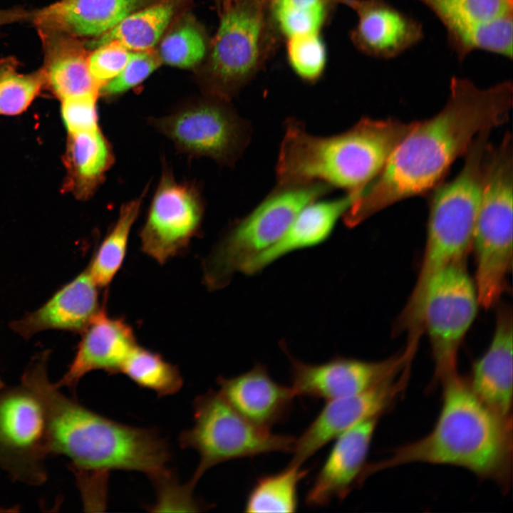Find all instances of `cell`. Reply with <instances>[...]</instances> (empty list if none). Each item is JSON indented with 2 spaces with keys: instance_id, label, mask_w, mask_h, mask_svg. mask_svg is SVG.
I'll return each instance as SVG.
<instances>
[{
  "instance_id": "e575fe53",
  "label": "cell",
  "mask_w": 513,
  "mask_h": 513,
  "mask_svg": "<svg viewBox=\"0 0 513 513\" xmlns=\"http://www.w3.org/2000/svg\"><path fill=\"white\" fill-rule=\"evenodd\" d=\"M93 49L88 56V65L100 88L120 73L133 53L115 41Z\"/></svg>"
},
{
  "instance_id": "f1b7e54d",
  "label": "cell",
  "mask_w": 513,
  "mask_h": 513,
  "mask_svg": "<svg viewBox=\"0 0 513 513\" xmlns=\"http://www.w3.org/2000/svg\"><path fill=\"white\" fill-rule=\"evenodd\" d=\"M307 473L301 465L289 462L278 472L259 477L247 494L244 512H295L298 486Z\"/></svg>"
},
{
  "instance_id": "44dd1931",
  "label": "cell",
  "mask_w": 513,
  "mask_h": 513,
  "mask_svg": "<svg viewBox=\"0 0 513 513\" xmlns=\"http://www.w3.org/2000/svg\"><path fill=\"white\" fill-rule=\"evenodd\" d=\"M217 381L219 392L236 411L267 430L289 417L296 396L291 386L275 381L261 363L237 376H219Z\"/></svg>"
},
{
  "instance_id": "4dcf8cb0",
  "label": "cell",
  "mask_w": 513,
  "mask_h": 513,
  "mask_svg": "<svg viewBox=\"0 0 513 513\" xmlns=\"http://www.w3.org/2000/svg\"><path fill=\"white\" fill-rule=\"evenodd\" d=\"M45 79L41 68L30 73L19 72L13 57L0 60V115H16L25 111L41 89Z\"/></svg>"
},
{
  "instance_id": "4316f807",
  "label": "cell",
  "mask_w": 513,
  "mask_h": 513,
  "mask_svg": "<svg viewBox=\"0 0 513 513\" xmlns=\"http://www.w3.org/2000/svg\"><path fill=\"white\" fill-rule=\"evenodd\" d=\"M174 13L171 3H160L130 13L118 25L87 44L95 48L115 41L130 51L152 49L170 24Z\"/></svg>"
},
{
  "instance_id": "6da1fadb",
  "label": "cell",
  "mask_w": 513,
  "mask_h": 513,
  "mask_svg": "<svg viewBox=\"0 0 513 513\" xmlns=\"http://www.w3.org/2000/svg\"><path fill=\"white\" fill-rule=\"evenodd\" d=\"M512 103L510 81L481 88L467 78L452 77L445 106L432 118L415 121L345 212L344 224L356 227L396 202L432 191L477 135L508 120Z\"/></svg>"
},
{
  "instance_id": "9a60e30c",
  "label": "cell",
  "mask_w": 513,
  "mask_h": 513,
  "mask_svg": "<svg viewBox=\"0 0 513 513\" xmlns=\"http://www.w3.org/2000/svg\"><path fill=\"white\" fill-rule=\"evenodd\" d=\"M262 26L259 9L248 1L223 14L211 56L213 96L229 100L252 76L259 57Z\"/></svg>"
},
{
  "instance_id": "8992f818",
  "label": "cell",
  "mask_w": 513,
  "mask_h": 513,
  "mask_svg": "<svg viewBox=\"0 0 513 513\" xmlns=\"http://www.w3.org/2000/svg\"><path fill=\"white\" fill-rule=\"evenodd\" d=\"M512 140L507 133L484 158L480 199L472 245L476 261L475 284L479 304H496L507 288L512 266Z\"/></svg>"
},
{
  "instance_id": "277c9868",
  "label": "cell",
  "mask_w": 513,
  "mask_h": 513,
  "mask_svg": "<svg viewBox=\"0 0 513 513\" xmlns=\"http://www.w3.org/2000/svg\"><path fill=\"white\" fill-rule=\"evenodd\" d=\"M415 121L362 118L341 133L318 136L302 122L286 120L276 165L278 183L321 182L363 191L380 173Z\"/></svg>"
},
{
  "instance_id": "60d3db41",
  "label": "cell",
  "mask_w": 513,
  "mask_h": 513,
  "mask_svg": "<svg viewBox=\"0 0 513 513\" xmlns=\"http://www.w3.org/2000/svg\"><path fill=\"white\" fill-rule=\"evenodd\" d=\"M4 386H5V384H4V381L1 380V377H0V389H1L2 388H4Z\"/></svg>"
},
{
  "instance_id": "5bb4252c",
  "label": "cell",
  "mask_w": 513,
  "mask_h": 513,
  "mask_svg": "<svg viewBox=\"0 0 513 513\" xmlns=\"http://www.w3.org/2000/svg\"><path fill=\"white\" fill-rule=\"evenodd\" d=\"M290 362L291 387L296 396L332 400L362 392L410 368L405 349L382 361H366L336 356L326 362L311 364L294 358L281 346Z\"/></svg>"
},
{
  "instance_id": "484cf974",
  "label": "cell",
  "mask_w": 513,
  "mask_h": 513,
  "mask_svg": "<svg viewBox=\"0 0 513 513\" xmlns=\"http://www.w3.org/2000/svg\"><path fill=\"white\" fill-rule=\"evenodd\" d=\"M113 146L100 128L68 134L63 189L76 199H90L115 162Z\"/></svg>"
},
{
  "instance_id": "d6a6232c",
  "label": "cell",
  "mask_w": 513,
  "mask_h": 513,
  "mask_svg": "<svg viewBox=\"0 0 513 513\" xmlns=\"http://www.w3.org/2000/svg\"><path fill=\"white\" fill-rule=\"evenodd\" d=\"M287 55L292 69L303 80L314 82L322 74L326 53L318 33L289 37Z\"/></svg>"
},
{
  "instance_id": "3957f363",
  "label": "cell",
  "mask_w": 513,
  "mask_h": 513,
  "mask_svg": "<svg viewBox=\"0 0 513 513\" xmlns=\"http://www.w3.org/2000/svg\"><path fill=\"white\" fill-rule=\"evenodd\" d=\"M440 384L442 405L432 430L394 448L382 460L369 462L367 477L408 463L450 465L507 489L512 479V417L485 405L458 373Z\"/></svg>"
},
{
  "instance_id": "ffe728a7",
  "label": "cell",
  "mask_w": 513,
  "mask_h": 513,
  "mask_svg": "<svg viewBox=\"0 0 513 513\" xmlns=\"http://www.w3.org/2000/svg\"><path fill=\"white\" fill-rule=\"evenodd\" d=\"M358 14L352 33L365 53L390 59L417 45L423 38L421 24L385 0H344Z\"/></svg>"
},
{
  "instance_id": "7402d4cb",
  "label": "cell",
  "mask_w": 513,
  "mask_h": 513,
  "mask_svg": "<svg viewBox=\"0 0 513 513\" xmlns=\"http://www.w3.org/2000/svg\"><path fill=\"white\" fill-rule=\"evenodd\" d=\"M512 309L501 307L491 343L467 380L473 393L491 409L512 417L513 373Z\"/></svg>"
},
{
  "instance_id": "ac0fdd59",
  "label": "cell",
  "mask_w": 513,
  "mask_h": 513,
  "mask_svg": "<svg viewBox=\"0 0 513 513\" xmlns=\"http://www.w3.org/2000/svg\"><path fill=\"white\" fill-rule=\"evenodd\" d=\"M75 356L67 370L54 385L74 390L81 378L93 370L109 375L120 373L125 361L138 345L131 326L111 317L102 309L81 333Z\"/></svg>"
},
{
  "instance_id": "8fae6325",
  "label": "cell",
  "mask_w": 513,
  "mask_h": 513,
  "mask_svg": "<svg viewBox=\"0 0 513 513\" xmlns=\"http://www.w3.org/2000/svg\"><path fill=\"white\" fill-rule=\"evenodd\" d=\"M161 175L140 232L142 251L163 264L199 233L204 200L197 182L177 180L162 160Z\"/></svg>"
},
{
  "instance_id": "30bf717a",
  "label": "cell",
  "mask_w": 513,
  "mask_h": 513,
  "mask_svg": "<svg viewBox=\"0 0 513 513\" xmlns=\"http://www.w3.org/2000/svg\"><path fill=\"white\" fill-rule=\"evenodd\" d=\"M464 261L451 264L434 276L424 304L423 327L432 349L433 378L440 383L458 373V351L480 304Z\"/></svg>"
},
{
  "instance_id": "ab89813d",
  "label": "cell",
  "mask_w": 513,
  "mask_h": 513,
  "mask_svg": "<svg viewBox=\"0 0 513 513\" xmlns=\"http://www.w3.org/2000/svg\"><path fill=\"white\" fill-rule=\"evenodd\" d=\"M31 12L21 8L0 10V27L15 22L29 21Z\"/></svg>"
},
{
  "instance_id": "4fadbf2b",
  "label": "cell",
  "mask_w": 513,
  "mask_h": 513,
  "mask_svg": "<svg viewBox=\"0 0 513 513\" xmlns=\"http://www.w3.org/2000/svg\"><path fill=\"white\" fill-rule=\"evenodd\" d=\"M440 21L459 61L481 50L512 58L513 0H418Z\"/></svg>"
},
{
  "instance_id": "ba28073f",
  "label": "cell",
  "mask_w": 513,
  "mask_h": 513,
  "mask_svg": "<svg viewBox=\"0 0 513 513\" xmlns=\"http://www.w3.org/2000/svg\"><path fill=\"white\" fill-rule=\"evenodd\" d=\"M194 424L179 437L182 448H193L199 465L188 484L194 488L209 468L232 460L272 452H292L296 438L273 433L242 416L218 391L209 390L193 402Z\"/></svg>"
},
{
  "instance_id": "f546056e",
  "label": "cell",
  "mask_w": 513,
  "mask_h": 513,
  "mask_svg": "<svg viewBox=\"0 0 513 513\" xmlns=\"http://www.w3.org/2000/svg\"><path fill=\"white\" fill-rule=\"evenodd\" d=\"M120 373L139 387L154 391L158 397L175 394L183 385L175 365L167 362L160 353L138 344L125 361Z\"/></svg>"
},
{
  "instance_id": "83f0119b",
  "label": "cell",
  "mask_w": 513,
  "mask_h": 513,
  "mask_svg": "<svg viewBox=\"0 0 513 513\" xmlns=\"http://www.w3.org/2000/svg\"><path fill=\"white\" fill-rule=\"evenodd\" d=\"M145 191L120 206L118 216L87 266L100 289L107 287L121 268L130 233L138 218Z\"/></svg>"
},
{
  "instance_id": "5b68a950",
  "label": "cell",
  "mask_w": 513,
  "mask_h": 513,
  "mask_svg": "<svg viewBox=\"0 0 513 513\" xmlns=\"http://www.w3.org/2000/svg\"><path fill=\"white\" fill-rule=\"evenodd\" d=\"M489 133L484 130L475 138L454 179L432 190L423 258L415 286L399 316L408 326L422 324L430 283L447 266L465 261L472 245Z\"/></svg>"
},
{
  "instance_id": "8d00e7d4",
  "label": "cell",
  "mask_w": 513,
  "mask_h": 513,
  "mask_svg": "<svg viewBox=\"0 0 513 513\" xmlns=\"http://www.w3.org/2000/svg\"><path fill=\"white\" fill-rule=\"evenodd\" d=\"M326 6L304 11L274 13L282 32L288 37L318 33L325 18Z\"/></svg>"
},
{
  "instance_id": "52a82bcc",
  "label": "cell",
  "mask_w": 513,
  "mask_h": 513,
  "mask_svg": "<svg viewBox=\"0 0 513 513\" xmlns=\"http://www.w3.org/2000/svg\"><path fill=\"white\" fill-rule=\"evenodd\" d=\"M331 189L321 182H276L249 214L231 224L205 259L206 286L214 291L227 286L234 274L281 237L306 204Z\"/></svg>"
},
{
  "instance_id": "9c48e42d",
  "label": "cell",
  "mask_w": 513,
  "mask_h": 513,
  "mask_svg": "<svg viewBox=\"0 0 513 513\" xmlns=\"http://www.w3.org/2000/svg\"><path fill=\"white\" fill-rule=\"evenodd\" d=\"M177 151L190 157H207L233 167L251 142L252 127L229 100L215 96L184 102L166 114L147 118Z\"/></svg>"
},
{
  "instance_id": "1f68e13d",
  "label": "cell",
  "mask_w": 513,
  "mask_h": 513,
  "mask_svg": "<svg viewBox=\"0 0 513 513\" xmlns=\"http://www.w3.org/2000/svg\"><path fill=\"white\" fill-rule=\"evenodd\" d=\"M206 53L201 33L192 25H184L168 33L162 41L158 54L162 62L180 68L198 64Z\"/></svg>"
},
{
  "instance_id": "7a4b0ae2",
  "label": "cell",
  "mask_w": 513,
  "mask_h": 513,
  "mask_svg": "<svg viewBox=\"0 0 513 513\" xmlns=\"http://www.w3.org/2000/svg\"><path fill=\"white\" fill-rule=\"evenodd\" d=\"M49 350L34 356L21 384L39 400L46 418L49 455L71 461L84 505L102 507L108 475L113 470L138 471L155 483L173 477L168 469V445L154 430L123 424L71 398L51 382Z\"/></svg>"
},
{
  "instance_id": "7c38bea8",
  "label": "cell",
  "mask_w": 513,
  "mask_h": 513,
  "mask_svg": "<svg viewBox=\"0 0 513 513\" xmlns=\"http://www.w3.org/2000/svg\"><path fill=\"white\" fill-rule=\"evenodd\" d=\"M49 455L42 406L24 385L0 389V468L14 480L41 485Z\"/></svg>"
},
{
  "instance_id": "d6986e66",
  "label": "cell",
  "mask_w": 513,
  "mask_h": 513,
  "mask_svg": "<svg viewBox=\"0 0 513 513\" xmlns=\"http://www.w3.org/2000/svg\"><path fill=\"white\" fill-rule=\"evenodd\" d=\"M99 289L86 267L40 308L13 321L10 327L24 338L48 330L81 333L102 309Z\"/></svg>"
},
{
  "instance_id": "f35d334b",
  "label": "cell",
  "mask_w": 513,
  "mask_h": 513,
  "mask_svg": "<svg viewBox=\"0 0 513 513\" xmlns=\"http://www.w3.org/2000/svg\"><path fill=\"white\" fill-rule=\"evenodd\" d=\"M326 5L325 0H273V11L303 10Z\"/></svg>"
},
{
  "instance_id": "d4e9b609",
  "label": "cell",
  "mask_w": 513,
  "mask_h": 513,
  "mask_svg": "<svg viewBox=\"0 0 513 513\" xmlns=\"http://www.w3.org/2000/svg\"><path fill=\"white\" fill-rule=\"evenodd\" d=\"M37 30L43 51L45 86L61 101L90 95L99 97L100 85L92 76L88 56L76 38L53 30Z\"/></svg>"
},
{
  "instance_id": "cb8c5ba5",
  "label": "cell",
  "mask_w": 513,
  "mask_h": 513,
  "mask_svg": "<svg viewBox=\"0 0 513 513\" xmlns=\"http://www.w3.org/2000/svg\"><path fill=\"white\" fill-rule=\"evenodd\" d=\"M140 0H60L34 12L29 21L37 29L76 38L99 37L132 13Z\"/></svg>"
},
{
  "instance_id": "74e56055",
  "label": "cell",
  "mask_w": 513,
  "mask_h": 513,
  "mask_svg": "<svg viewBox=\"0 0 513 513\" xmlns=\"http://www.w3.org/2000/svg\"><path fill=\"white\" fill-rule=\"evenodd\" d=\"M157 491V500L152 507V511L171 510L199 511L200 505L192 499V488L187 484L181 486L173 477L155 486Z\"/></svg>"
},
{
  "instance_id": "603a6c76",
  "label": "cell",
  "mask_w": 513,
  "mask_h": 513,
  "mask_svg": "<svg viewBox=\"0 0 513 513\" xmlns=\"http://www.w3.org/2000/svg\"><path fill=\"white\" fill-rule=\"evenodd\" d=\"M361 193L362 191L346 192L340 197L318 198L306 204L281 237L249 261L241 271L247 275L254 274L291 252L321 244L330 237L338 220Z\"/></svg>"
},
{
  "instance_id": "e0dca14e",
  "label": "cell",
  "mask_w": 513,
  "mask_h": 513,
  "mask_svg": "<svg viewBox=\"0 0 513 513\" xmlns=\"http://www.w3.org/2000/svg\"><path fill=\"white\" fill-rule=\"evenodd\" d=\"M379 416L363 420L336 438L306 495V504L321 507L333 500L343 501L362 485L368 455Z\"/></svg>"
},
{
  "instance_id": "2e32d148",
  "label": "cell",
  "mask_w": 513,
  "mask_h": 513,
  "mask_svg": "<svg viewBox=\"0 0 513 513\" xmlns=\"http://www.w3.org/2000/svg\"><path fill=\"white\" fill-rule=\"evenodd\" d=\"M410 370H403L358 393L326 401L314 420L296 438L290 463L302 465L329 442L357 423L380 416L404 390Z\"/></svg>"
},
{
  "instance_id": "836d02e7",
  "label": "cell",
  "mask_w": 513,
  "mask_h": 513,
  "mask_svg": "<svg viewBox=\"0 0 513 513\" xmlns=\"http://www.w3.org/2000/svg\"><path fill=\"white\" fill-rule=\"evenodd\" d=\"M161 63L158 53L153 48L133 51L120 73L100 88L99 96L110 100L128 91L142 83Z\"/></svg>"
},
{
  "instance_id": "d590c367",
  "label": "cell",
  "mask_w": 513,
  "mask_h": 513,
  "mask_svg": "<svg viewBox=\"0 0 513 513\" xmlns=\"http://www.w3.org/2000/svg\"><path fill=\"white\" fill-rule=\"evenodd\" d=\"M98 95H85L61 100V115L68 134L99 128Z\"/></svg>"
}]
</instances>
